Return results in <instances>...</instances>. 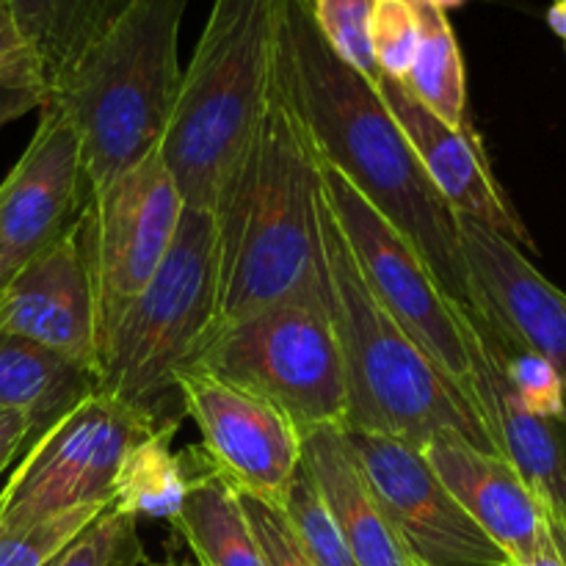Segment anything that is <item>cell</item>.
Masks as SVG:
<instances>
[{
	"label": "cell",
	"mask_w": 566,
	"mask_h": 566,
	"mask_svg": "<svg viewBox=\"0 0 566 566\" xmlns=\"http://www.w3.org/2000/svg\"><path fill=\"white\" fill-rule=\"evenodd\" d=\"M321 160L296 86L285 14L263 114L213 205L219 310L213 329L271 304L324 296Z\"/></svg>",
	"instance_id": "obj_1"
},
{
	"label": "cell",
	"mask_w": 566,
	"mask_h": 566,
	"mask_svg": "<svg viewBox=\"0 0 566 566\" xmlns=\"http://www.w3.org/2000/svg\"><path fill=\"white\" fill-rule=\"evenodd\" d=\"M285 33L321 158L412 243L453 302L473 310L459 216L429 180L376 83L332 53L313 25L307 0H285Z\"/></svg>",
	"instance_id": "obj_2"
},
{
	"label": "cell",
	"mask_w": 566,
	"mask_h": 566,
	"mask_svg": "<svg viewBox=\"0 0 566 566\" xmlns=\"http://www.w3.org/2000/svg\"><path fill=\"white\" fill-rule=\"evenodd\" d=\"M318 238L326 310L346 368V431L398 437L415 446L459 434L481 451L497 453L479 412L374 296L326 199L324 182Z\"/></svg>",
	"instance_id": "obj_3"
},
{
	"label": "cell",
	"mask_w": 566,
	"mask_h": 566,
	"mask_svg": "<svg viewBox=\"0 0 566 566\" xmlns=\"http://www.w3.org/2000/svg\"><path fill=\"white\" fill-rule=\"evenodd\" d=\"M188 0H127L50 92L81 142L88 191L164 144L180 92Z\"/></svg>",
	"instance_id": "obj_4"
},
{
	"label": "cell",
	"mask_w": 566,
	"mask_h": 566,
	"mask_svg": "<svg viewBox=\"0 0 566 566\" xmlns=\"http://www.w3.org/2000/svg\"><path fill=\"white\" fill-rule=\"evenodd\" d=\"M285 0H213L160 155L182 202L213 210L263 114Z\"/></svg>",
	"instance_id": "obj_5"
},
{
	"label": "cell",
	"mask_w": 566,
	"mask_h": 566,
	"mask_svg": "<svg viewBox=\"0 0 566 566\" xmlns=\"http://www.w3.org/2000/svg\"><path fill=\"white\" fill-rule=\"evenodd\" d=\"M219 310L216 221L208 208L182 205L180 227L158 274L133 298L99 354V392L155 431H177V376L197 359Z\"/></svg>",
	"instance_id": "obj_6"
},
{
	"label": "cell",
	"mask_w": 566,
	"mask_h": 566,
	"mask_svg": "<svg viewBox=\"0 0 566 566\" xmlns=\"http://www.w3.org/2000/svg\"><path fill=\"white\" fill-rule=\"evenodd\" d=\"M191 365L274 403L302 434L346 429V368L326 293L287 298L213 329Z\"/></svg>",
	"instance_id": "obj_7"
},
{
	"label": "cell",
	"mask_w": 566,
	"mask_h": 566,
	"mask_svg": "<svg viewBox=\"0 0 566 566\" xmlns=\"http://www.w3.org/2000/svg\"><path fill=\"white\" fill-rule=\"evenodd\" d=\"M321 182L374 296L457 387L459 396L479 412L473 396L468 313L462 304L442 291L412 243L390 221L381 219L374 205L326 160Z\"/></svg>",
	"instance_id": "obj_8"
},
{
	"label": "cell",
	"mask_w": 566,
	"mask_h": 566,
	"mask_svg": "<svg viewBox=\"0 0 566 566\" xmlns=\"http://www.w3.org/2000/svg\"><path fill=\"white\" fill-rule=\"evenodd\" d=\"M182 197L160 147L92 188L81 241L97 315V354L133 298L158 274L180 227Z\"/></svg>",
	"instance_id": "obj_9"
},
{
	"label": "cell",
	"mask_w": 566,
	"mask_h": 566,
	"mask_svg": "<svg viewBox=\"0 0 566 566\" xmlns=\"http://www.w3.org/2000/svg\"><path fill=\"white\" fill-rule=\"evenodd\" d=\"M153 426L94 392L36 437L0 490V531L28 528L77 506H114L127 451Z\"/></svg>",
	"instance_id": "obj_10"
},
{
	"label": "cell",
	"mask_w": 566,
	"mask_h": 566,
	"mask_svg": "<svg viewBox=\"0 0 566 566\" xmlns=\"http://www.w3.org/2000/svg\"><path fill=\"white\" fill-rule=\"evenodd\" d=\"M359 473L418 566H509L426 462L420 446L387 434L346 431Z\"/></svg>",
	"instance_id": "obj_11"
},
{
	"label": "cell",
	"mask_w": 566,
	"mask_h": 566,
	"mask_svg": "<svg viewBox=\"0 0 566 566\" xmlns=\"http://www.w3.org/2000/svg\"><path fill=\"white\" fill-rule=\"evenodd\" d=\"M186 418L199 426L202 451L238 495L280 503L302 468V431L265 398L191 368L177 376Z\"/></svg>",
	"instance_id": "obj_12"
},
{
	"label": "cell",
	"mask_w": 566,
	"mask_h": 566,
	"mask_svg": "<svg viewBox=\"0 0 566 566\" xmlns=\"http://www.w3.org/2000/svg\"><path fill=\"white\" fill-rule=\"evenodd\" d=\"M86 199L75 127L59 105L44 103L25 153L0 182V293L81 219Z\"/></svg>",
	"instance_id": "obj_13"
},
{
	"label": "cell",
	"mask_w": 566,
	"mask_h": 566,
	"mask_svg": "<svg viewBox=\"0 0 566 566\" xmlns=\"http://www.w3.org/2000/svg\"><path fill=\"white\" fill-rule=\"evenodd\" d=\"M459 241L473 282V313L547 359L566 396V293L523 249L462 216Z\"/></svg>",
	"instance_id": "obj_14"
},
{
	"label": "cell",
	"mask_w": 566,
	"mask_h": 566,
	"mask_svg": "<svg viewBox=\"0 0 566 566\" xmlns=\"http://www.w3.org/2000/svg\"><path fill=\"white\" fill-rule=\"evenodd\" d=\"M0 332L53 348L99 376L97 315L81 219L6 285Z\"/></svg>",
	"instance_id": "obj_15"
},
{
	"label": "cell",
	"mask_w": 566,
	"mask_h": 566,
	"mask_svg": "<svg viewBox=\"0 0 566 566\" xmlns=\"http://www.w3.org/2000/svg\"><path fill=\"white\" fill-rule=\"evenodd\" d=\"M376 88L448 208L462 219L497 232L523 252H531L534 241H531L528 227L523 224L503 186L497 182L479 133L473 127L457 130V127L440 122L401 83L381 77Z\"/></svg>",
	"instance_id": "obj_16"
},
{
	"label": "cell",
	"mask_w": 566,
	"mask_h": 566,
	"mask_svg": "<svg viewBox=\"0 0 566 566\" xmlns=\"http://www.w3.org/2000/svg\"><path fill=\"white\" fill-rule=\"evenodd\" d=\"M468 313V310H464ZM473 396L495 451L512 464L545 512L556 553L566 562V418L531 415L514 398L490 346L468 313Z\"/></svg>",
	"instance_id": "obj_17"
},
{
	"label": "cell",
	"mask_w": 566,
	"mask_h": 566,
	"mask_svg": "<svg viewBox=\"0 0 566 566\" xmlns=\"http://www.w3.org/2000/svg\"><path fill=\"white\" fill-rule=\"evenodd\" d=\"M420 451L448 492L514 566L553 545L539 501L506 459L470 446L459 434L434 437Z\"/></svg>",
	"instance_id": "obj_18"
},
{
	"label": "cell",
	"mask_w": 566,
	"mask_h": 566,
	"mask_svg": "<svg viewBox=\"0 0 566 566\" xmlns=\"http://www.w3.org/2000/svg\"><path fill=\"white\" fill-rule=\"evenodd\" d=\"M302 464L318 486L357 566H418L359 473L346 429L302 434Z\"/></svg>",
	"instance_id": "obj_19"
},
{
	"label": "cell",
	"mask_w": 566,
	"mask_h": 566,
	"mask_svg": "<svg viewBox=\"0 0 566 566\" xmlns=\"http://www.w3.org/2000/svg\"><path fill=\"white\" fill-rule=\"evenodd\" d=\"M97 390V374L86 365L0 332V409L25 415L31 423L28 446Z\"/></svg>",
	"instance_id": "obj_20"
},
{
	"label": "cell",
	"mask_w": 566,
	"mask_h": 566,
	"mask_svg": "<svg viewBox=\"0 0 566 566\" xmlns=\"http://www.w3.org/2000/svg\"><path fill=\"white\" fill-rule=\"evenodd\" d=\"M127 0H0L53 92Z\"/></svg>",
	"instance_id": "obj_21"
},
{
	"label": "cell",
	"mask_w": 566,
	"mask_h": 566,
	"mask_svg": "<svg viewBox=\"0 0 566 566\" xmlns=\"http://www.w3.org/2000/svg\"><path fill=\"white\" fill-rule=\"evenodd\" d=\"M171 528L186 539L199 566H265L241 497L216 470L193 481Z\"/></svg>",
	"instance_id": "obj_22"
},
{
	"label": "cell",
	"mask_w": 566,
	"mask_h": 566,
	"mask_svg": "<svg viewBox=\"0 0 566 566\" xmlns=\"http://www.w3.org/2000/svg\"><path fill=\"white\" fill-rule=\"evenodd\" d=\"M418 11L420 39L401 86L446 125L457 130L473 127L468 114V70L451 20L423 0H418Z\"/></svg>",
	"instance_id": "obj_23"
},
{
	"label": "cell",
	"mask_w": 566,
	"mask_h": 566,
	"mask_svg": "<svg viewBox=\"0 0 566 566\" xmlns=\"http://www.w3.org/2000/svg\"><path fill=\"white\" fill-rule=\"evenodd\" d=\"M177 431H155L127 451L116 475L114 506L133 517L175 520L191 490L180 453L171 451Z\"/></svg>",
	"instance_id": "obj_24"
},
{
	"label": "cell",
	"mask_w": 566,
	"mask_h": 566,
	"mask_svg": "<svg viewBox=\"0 0 566 566\" xmlns=\"http://www.w3.org/2000/svg\"><path fill=\"white\" fill-rule=\"evenodd\" d=\"M276 506L282 509L287 525L296 534L298 545L307 553L313 566H357L340 528L332 520L329 509H326L324 497H321L318 486L310 479L304 464L293 475L285 497Z\"/></svg>",
	"instance_id": "obj_25"
},
{
	"label": "cell",
	"mask_w": 566,
	"mask_h": 566,
	"mask_svg": "<svg viewBox=\"0 0 566 566\" xmlns=\"http://www.w3.org/2000/svg\"><path fill=\"white\" fill-rule=\"evenodd\" d=\"M48 99L50 83L36 53L0 6V127L36 108L42 111Z\"/></svg>",
	"instance_id": "obj_26"
},
{
	"label": "cell",
	"mask_w": 566,
	"mask_h": 566,
	"mask_svg": "<svg viewBox=\"0 0 566 566\" xmlns=\"http://www.w3.org/2000/svg\"><path fill=\"white\" fill-rule=\"evenodd\" d=\"M376 0H307L313 25L332 53L370 83H379V66L370 50V17Z\"/></svg>",
	"instance_id": "obj_27"
},
{
	"label": "cell",
	"mask_w": 566,
	"mask_h": 566,
	"mask_svg": "<svg viewBox=\"0 0 566 566\" xmlns=\"http://www.w3.org/2000/svg\"><path fill=\"white\" fill-rule=\"evenodd\" d=\"M111 506H77L28 528L0 531V566H50Z\"/></svg>",
	"instance_id": "obj_28"
},
{
	"label": "cell",
	"mask_w": 566,
	"mask_h": 566,
	"mask_svg": "<svg viewBox=\"0 0 566 566\" xmlns=\"http://www.w3.org/2000/svg\"><path fill=\"white\" fill-rule=\"evenodd\" d=\"M147 564L138 517L111 506L50 566H142Z\"/></svg>",
	"instance_id": "obj_29"
},
{
	"label": "cell",
	"mask_w": 566,
	"mask_h": 566,
	"mask_svg": "<svg viewBox=\"0 0 566 566\" xmlns=\"http://www.w3.org/2000/svg\"><path fill=\"white\" fill-rule=\"evenodd\" d=\"M420 39L418 0H376L370 17V50L385 81L401 83Z\"/></svg>",
	"instance_id": "obj_30"
},
{
	"label": "cell",
	"mask_w": 566,
	"mask_h": 566,
	"mask_svg": "<svg viewBox=\"0 0 566 566\" xmlns=\"http://www.w3.org/2000/svg\"><path fill=\"white\" fill-rule=\"evenodd\" d=\"M238 497H241L243 514L252 525V534L258 539L260 553H263L265 566H313L276 503L252 495Z\"/></svg>",
	"instance_id": "obj_31"
},
{
	"label": "cell",
	"mask_w": 566,
	"mask_h": 566,
	"mask_svg": "<svg viewBox=\"0 0 566 566\" xmlns=\"http://www.w3.org/2000/svg\"><path fill=\"white\" fill-rule=\"evenodd\" d=\"M31 440V423L22 412L14 409H0V475L17 462Z\"/></svg>",
	"instance_id": "obj_32"
},
{
	"label": "cell",
	"mask_w": 566,
	"mask_h": 566,
	"mask_svg": "<svg viewBox=\"0 0 566 566\" xmlns=\"http://www.w3.org/2000/svg\"><path fill=\"white\" fill-rule=\"evenodd\" d=\"M547 25L566 42V0H553L551 9H547Z\"/></svg>",
	"instance_id": "obj_33"
},
{
	"label": "cell",
	"mask_w": 566,
	"mask_h": 566,
	"mask_svg": "<svg viewBox=\"0 0 566 566\" xmlns=\"http://www.w3.org/2000/svg\"><path fill=\"white\" fill-rule=\"evenodd\" d=\"M523 566H566V562L562 556H558L556 553V547L553 545H547L545 551H539L536 553L534 558H531V562H525Z\"/></svg>",
	"instance_id": "obj_34"
},
{
	"label": "cell",
	"mask_w": 566,
	"mask_h": 566,
	"mask_svg": "<svg viewBox=\"0 0 566 566\" xmlns=\"http://www.w3.org/2000/svg\"><path fill=\"white\" fill-rule=\"evenodd\" d=\"M423 3H429V6H434V9H440V11H453V9H462L464 3H468V0H423Z\"/></svg>",
	"instance_id": "obj_35"
},
{
	"label": "cell",
	"mask_w": 566,
	"mask_h": 566,
	"mask_svg": "<svg viewBox=\"0 0 566 566\" xmlns=\"http://www.w3.org/2000/svg\"><path fill=\"white\" fill-rule=\"evenodd\" d=\"M171 566H199V564H171Z\"/></svg>",
	"instance_id": "obj_36"
},
{
	"label": "cell",
	"mask_w": 566,
	"mask_h": 566,
	"mask_svg": "<svg viewBox=\"0 0 566 566\" xmlns=\"http://www.w3.org/2000/svg\"><path fill=\"white\" fill-rule=\"evenodd\" d=\"M509 566H514V564H509Z\"/></svg>",
	"instance_id": "obj_37"
}]
</instances>
